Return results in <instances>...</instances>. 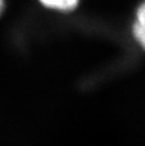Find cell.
<instances>
[{"label": "cell", "mask_w": 145, "mask_h": 146, "mask_svg": "<svg viewBox=\"0 0 145 146\" xmlns=\"http://www.w3.org/2000/svg\"><path fill=\"white\" fill-rule=\"evenodd\" d=\"M132 35L139 45L145 50V1L136 9L135 21L132 23Z\"/></svg>", "instance_id": "obj_1"}, {"label": "cell", "mask_w": 145, "mask_h": 146, "mask_svg": "<svg viewBox=\"0 0 145 146\" xmlns=\"http://www.w3.org/2000/svg\"><path fill=\"white\" fill-rule=\"evenodd\" d=\"M44 7L59 12H69L77 7L80 0H39Z\"/></svg>", "instance_id": "obj_2"}, {"label": "cell", "mask_w": 145, "mask_h": 146, "mask_svg": "<svg viewBox=\"0 0 145 146\" xmlns=\"http://www.w3.org/2000/svg\"><path fill=\"white\" fill-rule=\"evenodd\" d=\"M4 7H5V0H0V14L4 10Z\"/></svg>", "instance_id": "obj_3"}]
</instances>
